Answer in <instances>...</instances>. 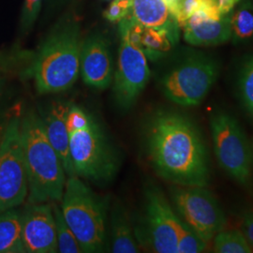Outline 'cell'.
Returning <instances> with one entry per match:
<instances>
[{"label":"cell","mask_w":253,"mask_h":253,"mask_svg":"<svg viewBox=\"0 0 253 253\" xmlns=\"http://www.w3.org/2000/svg\"><path fill=\"white\" fill-rule=\"evenodd\" d=\"M145 143L148 160L162 178L175 186L208 187V146L190 118L175 111H157L147 121Z\"/></svg>","instance_id":"1"},{"label":"cell","mask_w":253,"mask_h":253,"mask_svg":"<svg viewBox=\"0 0 253 253\" xmlns=\"http://www.w3.org/2000/svg\"><path fill=\"white\" fill-rule=\"evenodd\" d=\"M20 131L28 177V204L61 201L66 172L47 138L43 119L34 111L27 113L21 119Z\"/></svg>","instance_id":"2"},{"label":"cell","mask_w":253,"mask_h":253,"mask_svg":"<svg viewBox=\"0 0 253 253\" xmlns=\"http://www.w3.org/2000/svg\"><path fill=\"white\" fill-rule=\"evenodd\" d=\"M82 43L79 27L72 24L46 40L31 67L39 93H59L73 86L80 72Z\"/></svg>","instance_id":"3"},{"label":"cell","mask_w":253,"mask_h":253,"mask_svg":"<svg viewBox=\"0 0 253 253\" xmlns=\"http://www.w3.org/2000/svg\"><path fill=\"white\" fill-rule=\"evenodd\" d=\"M61 211L83 253H100L106 244V207L77 175L66 181Z\"/></svg>","instance_id":"4"},{"label":"cell","mask_w":253,"mask_h":253,"mask_svg":"<svg viewBox=\"0 0 253 253\" xmlns=\"http://www.w3.org/2000/svg\"><path fill=\"white\" fill-rule=\"evenodd\" d=\"M214 153L220 168L240 186L251 188L253 182V147L244 128L224 110L210 118Z\"/></svg>","instance_id":"5"},{"label":"cell","mask_w":253,"mask_h":253,"mask_svg":"<svg viewBox=\"0 0 253 253\" xmlns=\"http://www.w3.org/2000/svg\"><path fill=\"white\" fill-rule=\"evenodd\" d=\"M218 72L214 58L202 54L192 55L163 77V94L183 107L198 106L215 84Z\"/></svg>","instance_id":"6"},{"label":"cell","mask_w":253,"mask_h":253,"mask_svg":"<svg viewBox=\"0 0 253 253\" xmlns=\"http://www.w3.org/2000/svg\"><path fill=\"white\" fill-rule=\"evenodd\" d=\"M172 200L182 221L210 243L227 225V217L216 196L207 187L173 186Z\"/></svg>","instance_id":"7"},{"label":"cell","mask_w":253,"mask_h":253,"mask_svg":"<svg viewBox=\"0 0 253 253\" xmlns=\"http://www.w3.org/2000/svg\"><path fill=\"white\" fill-rule=\"evenodd\" d=\"M20 126V118H11L0 140V213L17 208L28 195Z\"/></svg>","instance_id":"8"},{"label":"cell","mask_w":253,"mask_h":253,"mask_svg":"<svg viewBox=\"0 0 253 253\" xmlns=\"http://www.w3.org/2000/svg\"><path fill=\"white\" fill-rule=\"evenodd\" d=\"M70 155L74 175L85 179H108L117 169V161L99 125L70 132Z\"/></svg>","instance_id":"9"},{"label":"cell","mask_w":253,"mask_h":253,"mask_svg":"<svg viewBox=\"0 0 253 253\" xmlns=\"http://www.w3.org/2000/svg\"><path fill=\"white\" fill-rule=\"evenodd\" d=\"M144 225L141 243L154 253H177V242L184 222L156 186L145 190Z\"/></svg>","instance_id":"10"},{"label":"cell","mask_w":253,"mask_h":253,"mask_svg":"<svg viewBox=\"0 0 253 253\" xmlns=\"http://www.w3.org/2000/svg\"><path fill=\"white\" fill-rule=\"evenodd\" d=\"M120 47L114 92L123 108L133 105L149 80L150 71L142 48L130 38L126 19L119 22Z\"/></svg>","instance_id":"11"},{"label":"cell","mask_w":253,"mask_h":253,"mask_svg":"<svg viewBox=\"0 0 253 253\" xmlns=\"http://www.w3.org/2000/svg\"><path fill=\"white\" fill-rule=\"evenodd\" d=\"M22 239L26 253H58L53 207L49 203L27 206L22 213Z\"/></svg>","instance_id":"12"},{"label":"cell","mask_w":253,"mask_h":253,"mask_svg":"<svg viewBox=\"0 0 253 253\" xmlns=\"http://www.w3.org/2000/svg\"><path fill=\"white\" fill-rule=\"evenodd\" d=\"M80 72L84 82L90 86L104 89L111 84L112 58L103 38L90 37L82 43Z\"/></svg>","instance_id":"13"},{"label":"cell","mask_w":253,"mask_h":253,"mask_svg":"<svg viewBox=\"0 0 253 253\" xmlns=\"http://www.w3.org/2000/svg\"><path fill=\"white\" fill-rule=\"evenodd\" d=\"M233 10L219 18H215L200 9L180 26L185 41L195 46H215L226 42L231 40Z\"/></svg>","instance_id":"14"},{"label":"cell","mask_w":253,"mask_h":253,"mask_svg":"<svg viewBox=\"0 0 253 253\" xmlns=\"http://www.w3.org/2000/svg\"><path fill=\"white\" fill-rule=\"evenodd\" d=\"M130 15L143 27L167 32L173 43L177 42L180 27L165 0H133Z\"/></svg>","instance_id":"15"},{"label":"cell","mask_w":253,"mask_h":253,"mask_svg":"<svg viewBox=\"0 0 253 253\" xmlns=\"http://www.w3.org/2000/svg\"><path fill=\"white\" fill-rule=\"evenodd\" d=\"M70 105L56 103L52 106L43 119L46 135L58 154L66 174L74 175L70 155V133L66 124L67 114Z\"/></svg>","instance_id":"16"},{"label":"cell","mask_w":253,"mask_h":253,"mask_svg":"<svg viewBox=\"0 0 253 253\" xmlns=\"http://www.w3.org/2000/svg\"><path fill=\"white\" fill-rule=\"evenodd\" d=\"M22 214L14 208L0 213V253H25Z\"/></svg>","instance_id":"17"},{"label":"cell","mask_w":253,"mask_h":253,"mask_svg":"<svg viewBox=\"0 0 253 253\" xmlns=\"http://www.w3.org/2000/svg\"><path fill=\"white\" fill-rule=\"evenodd\" d=\"M112 250L115 253H136L140 252L131 224L125 210L115 208L112 215Z\"/></svg>","instance_id":"18"},{"label":"cell","mask_w":253,"mask_h":253,"mask_svg":"<svg viewBox=\"0 0 253 253\" xmlns=\"http://www.w3.org/2000/svg\"><path fill=\"white\" fill-rule=\"evenodd\" d=\"M212 242L213 253H253V249L240 229H223L217 233Z\"/></svg>","instance_id":"19"},{"label":"cell","mask_w":253,"mask_h":253,"mask_svg":"<svg viewBox=\"0 0 253 253\" xmlns=\"http://www.w3.org/2000/svg\"><path fill=\"white\" fill-rule=\"evenodd\" d=\"M252 38H253V5L251 2H245L232 12L231 39L237 43Z\"/></svg>","instance_id":"20"},{"label":"cell","mask_w":253,"mask_h":253,"mask_svg":"<svg viewBox=\"0 0 253 253\" xmlns=\"http://www.w3.org/2000/svg\"><path fill=\"white\" fill-rule=\"evenodd\" d=\"M57 252L61 253H81V246L71 228L67 224L64 218L61 208L56 205H53Z\"/></svg>","instance_id":"21"},{"label":"cell","mask_w":253,"mask_h":253,"mask_svg":"<svg viewBox=\"0 0 253 253\" xmlns=\"http://www.w3.org/2000/svg\"><path fill=\"white\" fill-rule=\"evenodd\" d=\"M238 89L243 107L253 117V57L247 61L240 73Z\"/></svg>","instance_id":"22"},{"label":"cell","mask_w":253,"mask_h":253,"mask_svg":"<svg viewBox=\"0 0 253 253\" xmlns=\"http://www.w3.org/2000/svg\"><path fill=\"white\" fill-rule=\"evenodd\" d=\"M207 247L208 243H206L199 235L185 223L183 224L177 242V253H203Z\"/></svg>","instance_id":"23"},{"label":"cell","mask_w":253,"mask_h":253,"mask_svg":"<svg viewBox=\"0 0 253 253\" xmlns=\"http://www.w3.org/2000/svg\"><path fill=\"white\" fill-rule=\"evenodd\" d=\"M92 120L93 118L83 111L80 107L70 105L66 119L69 133L87 127L90 125Z\"/></svg>","instance_id":"24"},{"label":"cell","mask_w":253,"mask_h":253,"mask_svg":"<svg viewBox=\"0 0 253 253\" xmlns=\"http://www.w3.org/2000/svg\"><path fill=\"white\" fill-rule=\"evenodd\" d=\"M133 0H113L108 9L104 11V17L110 22H120L130 14Z\"/></svg>","instance_id":"25"},{"label":"cell","mask_w":253,"mask_h":253,"mask_svg":"<svg viewBox=\"0 0 253 253\" xmlns=\"http://www.w3.org/2000/svg\"><path fill=\"white\" fill-rule=\"evenodd\" d=\"M206 0H181L180 4L175 14V19L180 27L181 25L192 16L195 12L202 9Z\"/></svg>","instance_id":"26"},{"label":"cell","mask_w":253,"mask_h":253,"mask_svg":"<svg viewBox=\"0 0 253 253\" xmlns=\"http://www.w3.org/2000/svg\"><path fill=\"white\" fill-rule=\"evenodd\" d=\"M42 0H25L22 13V25L25 29L31 27L39 15Z\"/></svg>","instance_id":"27"},{"label":"cell","mask_w":253,"mask_h":253,"mask_svg":"<svg viewBox=\"0 0 253 253\" xmlns=\"http://www.w3.org/2000/svg\"><path fill=\"white\" fill-rule=\"evenodd\" d=\"M253 251V209L246 210L240 216V228Z\"/></svg>","instance_id":"28"},{"label":"cell","mask_w":253,"mask_h":253,"mask_svg":"<svg viewBox=\"0 0 253 253\" xmlns=\"http://www.w3.org/2000/svg\"><path fill=\"white\" fill-rule=\"evenodd\" d=\"M221 14H227L231 12L239 0H214Z\"/></svg>","instance_id":"29"},{"label":"cell","mask_w":253,"mask_h":253,"mask_svg":"<svg viewBox=\"0 0 253 253\" xmlns=\"http://www.w3.org/2000/svg\"><path fill=\"white\" fill-rule=\"evenodd\" d=\"M165 2L170 9V11L172 12V15L175 18V14H176V11L178 9V6L180 4L181 0H165Z\"/></svg>","instance_id":"30"},{"label":"cell","mask_w":253,"mask_h":253,"mask_svg":"<svg viewBox=\"0 0 253 253\" xmlns=\"http://www.w3.org/2000/svg\"></svg>","instance_id":"31"},{"label":"cell","mask_w":253,"mask_h":253,"mask_svg":"<svg viewBox=\"0 0 253 253\" xmlns=\"http://www.w3.org/2000/svg\"><path fill=\"white\" fill-rule=\"evenodd\" d=\"M0 140H1V134H0Z\"/></svg>","instance_id":"32"}]
</instances>
